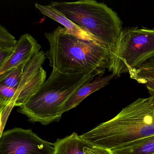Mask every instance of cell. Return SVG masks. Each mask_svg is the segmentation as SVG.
Masks as SVG:
<instances>
[{"label": "cell", "mask_w": 154, "mask_h": 154, "mask_svg": "<svg viewBox=\"0 0 154 154\" xmlns=\"http://www.w3.org/2000/svg\"><path fill=\"white\" fill-rule=\"evenodd\" d=\"M45 35L49 44L46 56L53 69L64 74L110 72L112 51L100 43L80 39L61 26Z\"/></svg>", "instance_id": "obj_1"}, {"label": "cell", "mask_w": 154, "mask_h": 154, "mask_svg": "<svg viewBox=\"0 0 154 154\" xmlns=\"http://www.w3.org/2000/svg\"><path fill=\"white\" fill-rule=\"evenodd\" d=\"M46 72L42 66L38 70L33 78L27 84L17 96L14 106L20 107L24 105L31 96L38 91L45 82Z\"/></svg>", "instance_id": "obj_13"}, {"label": "cell", "mask_w": 154, "mask_h": 154, "mask_svg": "<svg viewBox=\"0 0 154 154\" xmlns=\"http://www.w3.org/2000/svg\"><path fill=\"white\" fill-rule=\"evenodd\" d=\"M115 76L113 73L105 77L98 76L82 85L68 98L62 109L63 113L76 107L90 94L107 85Z\"/></svg>", "instance_id": "obj_9"}, {"label": "cell", "mask_w": 154, "mask_h": 154, "mask_svg": "<svg viewBox=\"0 0 154 154\" xmlns=\"http://www.w3.org/2000/svg\"><path fill=\"white\" fill-rule=\"evenodd\" d=\"M112 53L110 72L115 76L141 66L154 57V28H123Z\"/></svg>", "instance_id": "obj_5"}, {"label": "cell", "mask_w": 154, "mask_h": 154, "mask_svg": "<svg viewBox=\"0 0 154 154\" xmlns=\"http://www.w3.org/2000/svg\"><path fill=\"white\" fill-rule=\"evenodd\" d=\"M154 135V97L140 98L109 120L81 136L92 146L112 150Z\"/></svg>", "instance_id": "obj_2"}, {"label": "cell", "mask_w": 154, "mask_h": 154, "mask_svg": "<svg viewBox=\"0 0 154 154\" xmlns=\"http://www.w3.org/2000/svg\"><path fill=\"white\" fill-rule=\"evenodd\" d=\"M85 154H113L110 149H106L89 144L84 148Z\"/></svg>", "instance_id": "obj_17"}, {"label": "cell", "mask_w": 154, "mask_h": 154, "mask_svg": "<svg viewBox=\"0 0 154 154\" xmlns=\"http://www.w3.org/2000/svg\"><path fill=\"white\" fill-rule=\"evenodd\" d=\"M128 73L131 79L145 85L150 96L154 97V57Z\"/></svg>", "instance_id": "obj_11"}, {"label": "cell", "mask_w": 154, "mask_h": 154, "mask_svg": "<svg viewBox=\"0 0 154 154\" xmlns=\"http://www.w3.org/2000/svg\"><path fill=\"white\" fill-rule=\"evenodd\" d=\"M54 143L40 138L31 129L14 128L1 134L0 154H54Z\"/></svg>", "instance_id": "obj_6"}, {"label": "cell", "mask_w": 154, "mask_h": 154, "mask_svg": "<svg viewBox=\"0 0 154 154\" xmlns=\"http://www.w3.org/2000/svg\"><path fill=\"white\" fill-rule=\"evenodd\" d=\"M17 91L16 88L0 85V109L1 112L12 103Z\"/></svg>", "instance_id": "obj_16"}, {"label": "cell", "mask_w": 154, "mask_h": 154, "mask_svg": "<svg viewBox=\"0 0 154 154\" xmlns=\"http://www.w3.org/2000/svg\"><path fill=\"white\" fill-rule=\"evenodd\" d=\"M104 73L96 72L89 74H64L53 69L47 81L19 107L18 112L26 115L29 121L42 125L58 121L63 114L62 109L71 95L82 85Z\"/></svg>", "instance_id": "obj_3"}, {"label": "cell", "mask_w": 154, "mask_h": 154, "mask_svg": "<svg viewBox=\"0 0 154 154\" xmlns=\"http://www.w3.org/2000/svg\"><path fill=\"white\" fill-rule=\"evenodd\" d=\"M41 46L29 34L20 36L13 49V54L8 61L0 67V75L21 64L26 63L37 53Z\"/></svg>", "instance_id": "obj_7"}, {"label": "cell", "mask_w": 154, "mask_h": 154, "mask_svg": "<svg viewBox=\"0 0 154 154\" xmlns=\"http://www.w3.org/2000/svg\"><path fill=\"white\" fill-rule=\"evenodd\" d=\"M89 143L73 132L70 136L57 139L54 143V154H85L84 148Z\"/></svg>", "instance_id": "obj_10"}, {"label": "cell", "mask_w": 154, "mask_h": 154, "mask_svg": "<svg viewBox=\"0 0 154 154\" xmlns=\"http://www.w3.org/2000/svg\"><path fill=\"white\" fill-rule=\"evenodd\" d=\"M113 154H154V135L112 149Z\"/></svg>", "instance_id": "obj_12"}, {"label": "cell", "mask_w": 154, "mask_h": 154, "mask_svg": "<svg viewBox=\"0 0 154 154\" xmlns=\"http://www.w3.org/2000/svg\"><path fill=\"white\" fill-rule=\"evenodd\" d=\"M26 64H21L0 75V85L17 89Z\"/></svg>", "instance_id": "obj_14"}, {"label": "cell", "mask_w": 154, "mask_h": 154, "mask_svg": "<svg viewBox=\"0 0 154 154\" xmlns=\"http://www.w3.org/2000/svg\"><path fill=\"white\" fill-rule=\"evenodd\" d=\"M35 6L41 13L64 26L66 29V32L68 34L80 39L95 41L100 43L88 30L82 27L75 24L58 11L49 5L45 6L35 3Z\"/></svg>", "instance_id": "obj_8"}, {"label": "cell", "mask_w": 154, "mask_h": 154, "mask_svg": "<svg viewBox=\"0 0 154 154\" xmlns=\"http://www.w3.org/2000/svg\"><path fill=\"white\" fill-rule=\"evenodd\" d=\"M17 42L16 38L6 28L0 26V52L11 51Z\"/></svg>", "instance_id": "obj_15"}, {"label": "cell", "mask_w": 154, "mask_h": 154, "mask_svg": "<svg viewBox=\"0 0 154 154\" xmlns=\"http://www.w3.org/2000/svg\"><path fill=\"white\" fill-rule=\"evenodd\" d=\"M12 54L13 50L0 52V67H2L8 60Z\"/></svg>", "instance_id": "obj_18"}, {"label": "cell", "mask_w": 154, "mask_h": 154, "mask_svg": "<svg viewBox=\"0 0 154 154\" xmlns=\"http://www.w3.org/2000/svg\"><path fill=\"white\" fill-rule=\"evenodd\" d=\"M74 23L88 30L99 42L112 51L122 32L118 14L104 3L94 0L75 2H52L49 4Z\"/></svg>", "instance_id": "obj_4"}]
</instances>
